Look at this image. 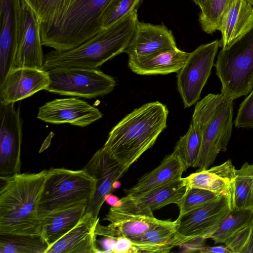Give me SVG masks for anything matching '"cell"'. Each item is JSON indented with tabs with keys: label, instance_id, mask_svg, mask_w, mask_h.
Wrapping results in <instances>:
<instances>
[{
	"label": "cell",
	"instance_id": "1",
	"mask_svg": "<svg viewBox=\"0 0 253 253\" xmlns=\"http://www.w3.org/2000/svg\"><path fill=\"white\" fill-rule=\"evenodd\" d=\"M169 110L155 101L143 104L121 120L110 131L103 147L127 170L156 142L167 127Z\"/></svg>",
	"mask_w": 253,
	"mask_h": 253
},
{
	"label": "cell",
	"instance_id": "2",
	"mask_svg": "<svg viewBox=\"0 0 253 253\" xmlns=\"http://www.w3.org/2000/svg\"><path fill=\"white\" fill-rule=\"evenodd\" d=\"M47 171L0 176V235L41 236L38 210Z\"/></svg>",
	"mask_w": 253,
	"mask_h": 253
},
{
	"label": "cell",
	"instance_id": "3",
	"mask_svg": "<svg viewBox=\"0 0 253 253\" xmlns=\"http://www.w3.org/2000/svg\"><path fill=\"white\" fill-rule=\"evenodd\" d=\"M137 11L103 29L75 48L65 51L51 50L44 55L42 70L62 67L98 69L126 48L138 22Z\"/></svg>",
	"mask_w": 253,
	"mask_h": 253
},
{
	"label": "cell",
	"instance_id": "4",
	"mask_svg": "<svg viewBox=\"0 0 253 253\" xmlns=\"http://www.w3.org/2000/svg\"><path fill=\"white\" fill-rule=\"evenodd\" d=\"M233 99L210 93L198 102L191 123L202 135L200 153L194 168L207 169L218 154L227 150L233 126Z\"/></svg>",
	"mask_w": 253,
	"mask_h": 253
},
{
	"label": "cell",
	"instance_id": "5",
	"mask_svg": "<svg viewBox=\"0 0 253 253\" xmlns=\"http://www.w3.org/2000/svg\"><path fill=\"white\" fill-rule=\"evenodd\" d=\"M111 0H74L53 25L41 28L42 45L59 51L75 48L103 29L101 17Z\"/></svg>",
	"mask_w": 253,
	"mask_h": 253
},
{
	"label": "cell",
	"instance_id": "6",
	"mask_svg": "<svg viewBox=\"0 0 253 253\" xmlns=\"http://www.w3.org/2000/svg\"><path fill=\"white\" fill-rule=\"evenodd\" d=\"M96 188V180L84 169L77 170L52 168L47 171L39 205L41 220L52 211L89 203Z\"/></svg>",
	"mask_w": 253,
	"mask_h": 253
},
{
	"label": "cell",
	"instance_id": "7",
	"mask_svg": "<svg viewBox=\"0 0 253 253\" xmlns=\"http://www.w3.org/2000/svg\"><path fill=\"white\" fill-rule=\"evenodd\" d=\"M221 93L235 99L253 87V28L229 47L222 48L215 64Z\"/></svg>",
	"mask_w": 253,
	"mask_h": 253
},
{
	"label": "cell",
	"instance_id": "8",
	"mask_svg": "<svg viewBox=\"0 0 253 253\" xmlns=\"http://www.w3.org/2000/svg\"><path fill=\"white\" fill-rule=\"evenodd\" d=\"M47 72L50 82L46 90L62 95L102 97L112 92L116 84L114 78L98 69L62 67Z\"/></svg>",
	"mask_w": 253,
	"mask_h": 253
},
{
	"label": "cell",
	"instance_id": "9",
	"mask_svg": "<svg viewBox=\"0 0 253 253\" xmlns=\"http://www.w3.org/2000/svg\"><path fill=\"white\" fill-rule=\"evenodd\" d=\"M16 68L42 69L44 61L40 23L24 0H11Z\"/></svg>",
	"mask_w": 253,
	"mask_h": 253
},
{
	"label": "cell",
	"instance_id": "10",
	"mask_svg": "<svg viewBox=\"0 0 253 253\" xmlns=\"http://www.w3.org/2000/svg\"><path fill=\"white\" fill-rule=\"evenodd\" d=\"M220 41L202 44L191 53L182 68L177 73V88L184 108L200 99L213 66Z\"/></svg>",
	"mask_w": 253,
	"mask_h": 253
},
{
	"label": "cell",
	"instance_id": "11",
	"mask_svg": "<svg viewBox=\"0 0 253 253\" xmlns=\"http://www.w3.org/2000/svg\"><path fill=\"white\" fill-rule=\"evenodd\" d=\"M231 210L229 191L178 217V246L198 239L210 238Z\"/></svg>",
	"mask_w": 253,
	"mask_h": 253
},
{
	"label": "cell",
	"instance_id": "12",
	"mask_svg": "<svg viewBox=\"0 0 253 253\" xmlns=\"http://www.w3.org/2000/svg\"><path fill=\"white\" fill-rule=\"evenodd\" d=\"M14 103H0V176L20 173L22 120Z\"/></svg>",
	"mask_w": 253,
	"mask_h": 253
},
{
	"label": "cell",
	"instance_id": "13",
	"mask_svg": "<svg viewBox=\"0 0 253 253\" xmlns=\"http://www.w3.org/2000/svg\"><path fill=\"white\" fill-rule=\"evenodd\" d=\"M83 169L96 180L95 193L86 212L98 218L101 208L105 202V197L116 189L115 183L127 170L103 147L96 152Z\"/></svg>",
	"mask_w": 253,
	"mask_h": 253
},
{
	"label": "cell",
	"instance_id": "14",
	"mask_svg": "<svg viewBox=\"0 0 253 253\" xmlns=\"http://www.w3.org/2000/svg\"><path fill=\"white\" fill-rule=\"evenodd\" d=\"M103 114L88 102L76 97L55 99L39 109L37 118L53 124H70L85 127L100 119Z\"/></svg>",
	"mask_w": 253,
	"mask_h": 253
},
{
	"label": "cell",
	"instance_id": "15",
	"mask_svg": "<svg viewBox=\"0 0 253 253\" xmlns=\"http://www.w3.org/2000/svg\"><path fill=\"white\" fill-rule=\"evenodd\" d=\"M104 220L110 221L107 226L98 222L97 236L114 239L121 236L129 238L142 235L155 227L167 223L156 218L153 213L140 214L127 212L111 207Z\"/></svg>",
	"mask_w": 253,
	"mask_h": 253
},
{
	"label": "cell",
	"instance_id": "16",
	"mask_svg": "<svg viewBox=\"0 0 253 253\" xmlns=\"http://www.w3.org/2000/svg\"><path fill=\"white\" fill-rule=\"evenodd\" d=\"M47 71L30 68H15L0 84V103H14L46 90L49 84Z\"/></svg>",
	"mask_w": 253,
	"mask_h": 253
},
{
	"label": "cell",
	"instance_id": "17",
	"mask_svg": "<svg viewBox=\"0 0 253 253\" xmlns=\"http://www.w3.org/2000/svg\"><path fill=\"white\" fill-rule=\"evenodd\" d=\"M187 187L183 178L140 194L127 196L120 199L117 209L127 212L145 214L171 204L178 205L184 195Z\"/></svg>",
	"mask_w": 253,
	"mask_h": 253
},
{
	"label": "cell",
	"instance_id": "18",
	"mask_svg": "<svg viewBox=\"0 0 253 253\" xmlns=\"http://www.w3.org/2000/svg\"><path fill=\"white\" fill-rule=\"evenodd\" d=\"M177 47L171 30L164 25L137 22L133 35L124 53L141 57Z\"/></svg>",
	"mask_w": 253,
	"mask_h": 253
},
{
	"label": "cell",
	"instance_id": "19",
	"mask_svg": "<svg viewBox=\"0 0 253 253\" xmlns=\"http://www.w3.org/2000/svg\"><path fill=\"white\" fill-rule=\"evenodd\" d=\"M99 217L86 212L70 231L50 247L45 253H97L95 229Z\"/></svg>",
	"mask_w": 253,
	"mask_h": 253
},
{
	"label": "cell",
	"instance_id": "20",
	"mask_svg": "<svg viewBox=\"0 0 253 253\" xmlns=\"http://www.w3.org/2000/svg\"><path fill=\"white\" fill-rule=\"evenodd\" d=\"M189 55L177 47L141 57H129L128 66L141 75H166L177 73Z\"/></svg>",
	"mask_w": 253,
	"mask_h": 253
},
{
	"label": "cell",
	"instance_id": "21",
	"mask_svg": "<svg viewBox=\"0 0 253 253\" xmlns=\"http://www.w3.org/2000/svg\"><path fill=\"white\" fill-rule=\"evenodd\" d=\"M186 169L173 152L167 156L158 167L140 177L135 185L125 189L126 196L140 194L178 180L182 178L183 172Z\"/></svg>",
	"mask_w": 253,
	"mask_h": 253
},
{
	"label": "cell",
	"instance_id": "22",
	"mask_svg": "<svg viewBox=\"0 0 253 253\" xmlns=\"http://www.w3.org/2000/svg\"><path fill=\"white\" fill-rule=\"evenodd\" d=\"M88 204L85 202L57 210L41 219V236L49 248L76 225L86 212Z\"/></svg>",
	"mask_w": 253,
	"mask_h": 253
},
{
	"label": "cell",
	"instance_id": "23",
	"mask_svg": "<svg viewBox=\"0 0 253 253\" xmlns=\"http://www.w3.org/2000/svg\"><path fill=\"white\" fill-rule=\"evenodd\" d=\"M253 28V7L247 0H235L224 16L220 46L229 47Z\"/></svg>",
	"mask_w": 253,
	"mask_h": 253
},
{
	"label": "cell",
	"instance_id": "24",
	"mask_svg": "<svg viewBox=\"0 0 253 253\" xmlns=\"http://www.w3.org/2000/svg\"><path fill=\"white\" fill-rule=\"evenodd\" d=\"M236 168L229 159L207 169L199 170L183 178L187 187L197 188L220 194L228 193L234 180Z\"/></svg>",
	"mask_w": 253,
	"mask_h": 253
},
{
	"label": "cell",
	"instance_id": "25",
	"mask_svg": "<svg viewBox=\"0 0 253 253\" xmlns=\"http://www.w3.org/2000/svg\"><path fill=\"white\" fill-rule=\"evenodd\" d=\"M0 84L15 68L14 20L11 0H0Z\"/></svg>",
	"mask_w": 253,
	"mask_h": 253
},
{
	"label": "cell",
	"instance_id": "26",
	"mask_svg": "<svg viewBox=\"0 0 253 253\" xmlns=\"http://www.w3.org/2000/svg\"><path fill=\"white\" fill-rule=\"evenodd\" d=\"M177 221L169 220L146 233L129 239L139 253H168L178 246L177 241Z\"/></svg>",
	"mask_w": 253,
	"mask_h": 253
},
{
	"label": "cell",
	"instance_id": "27",
	"mask_svg": "<svg viewBox=\"0 0 253 253\" xmlns=\"http://www.w3.org/2000/svg\"><path fill=\"white\" fill-rule=\"evenodd\" d=\"M253 189V164L245 162L235 171L230 190L231 210L251 209Z\"/></svg>",
	"mask_w": 253,
	"mask_h": 253
},
{
	"label": "cell",
	"instance_id": "28",
	"mask_svg": "<svg viewBox=\"0 0 253 253\" xmlns=\"http://www.w3.org/2000/svg\"><path fill=\"white\" fill-rule=\"evenodd\" d=\"M48 248L40 235H0V253H45Z\"/></svg>",
	"mask_w": 253,
	"mask_h": 253
},
{
	"label": "cell",
	"instance_id": "29",
	"mask_svg": "<svg viewBox=\"0 0 253 253\" xmlns=\"http://www.w3.org/2000/svg\"><path fill=\"white\" fill-rule=\"evenodd\" d=\"M253 217L251 209L231 210L210 238L215 244H224L244 228Z\"/></svg>",
	"mask_w": 253,
	"mask_h": 253
},
{
	"label": "cell",
	"instance_id": "30",
	"mask_svg": "<svg viewBox=\"0 0 253 253\" xmlns=\"http://www.w3.org/2000/svg\"><path fill=\"white\" fill-rule=\"evenodd\" d=\"M74 0H26L36 15L41 28L56 23L64 14Z\"/></svg>",
	"mask_w": 253,
	"mask_h": 253
},
{
	"label": "cell",
	"instance_id": "31",
	"mask_svg": "<svg viewBox=\"0 0 253 253\" xmlns=\"http://www.w3.org/2000/svg\"><path fill=\"white\" fill-rule=\"evenodd\" d=\"M202 135L191 122L187 132L176 143L173 152L178 157L186 169L194 167L200 153Z\"/></svg>",
	"mask_w": 253,
	"mask_h": 253
},
{
	"label": "cell",
	"instance_id": "32",
	"mask_svg": "<svg viewBox=\"0 0 253 253\" xmlns=\"http://www.w3.org/2000/svg\"><path fill=\"white\" fill-rule=\"evenodd\" d=\"M235 0H209L201 9L199 20L203 31L212 34L219 30L222 19Z\"/></svg>",
	"mask_w": 253,
	"mask_h": 253
},
{
	"label": "cell",
	"instance_id": "33",
	"mask_svg": "<svg viewBox=\"0 0 253 253\" xmlns=\"http://www.w3.org/2000/svg\"><path fill=\"white\" fill-rule=\"evenodd\" d=\"M143 0H111L101 17L102 29L107 28L137 11Z\"/></svg>",
	"mask_w": 253,
	"mask_h": 253
},
{
	"label": "cell",
	"instance_id": "34",
	"mask_svg": "<svg viewBox=\"0 0 253 253\" xmlns=\"http://www.w3.org/2000/svg\"><path fill=\"white\" fill-rule=\"evenodd\" d=\"M223 194L200 188L187 187L184 195L177 205L179 209L178 217L218 198Z\"/></svg>",
	"mask_w": 253,
	"mask_h": 253
},
{
	"label": "cell",
	"instance_id": "35",
	"mask_svg": "<svg viewBox=\"0 0 253 253\" xmlns=\"http://www.w3.org/2000/svg\"><path fill=\"white\" fill-rule=\"evenodd\" d=\"M224 244L233 253H253V217L244 228Z\"/></svg>",
	"mask_w": 253,
	"mask_h": 253
},
{
	"label": "cell",
	"instance_id": "36",
	"mask_svg": "<svg viewBox=\"0 0 253 253\" xmlns=\"http://www.w3.org/2000/svg\"><path fill=\"white\" fill-rule=\"evenodd\" d=\"M234 125L237 128H253V89L240 104Z\"/></svg>",
	"mask_w": 253,
	"mask_h": 253
},
{
	"label": "cell",
	"instance_id": "37",
	"mask_svg": "<svg viewBox=\"0 0 253 253\" xmlns=\"http://www.w3.org/2000/svg\"><path fill=\"white\" fill-rule=\"evenodd\" d=\"M114 253H138L133 242L128 237L121 236L116 239Z\"/></svg>",
	"mask_w": 253,
	"mask_h": 253
},
{
	"label": "cell",
	"instance_id": "38",
	"mask_svg": "<svg viewBox=\"0 0 253 253\" xmlns=\"http://www.w3.org/2000/svg\"><path fill=\"white\" fill-rule=\"evenodd\" d=\"M116 239L110 237H104L99 241L101 249L100 253H113L115 248Z\"/></svg>",
	"mask_w": 253,
	"mask_h": 253
},
{
	"label": "cell",
	"instance_id": "39",
	"mask_svg": "<svg viewBox=\"0 0 253 253\" xmlns=\"http://www.w3.org/2000/svg\"><path fill=\"white\" fill-rule=\"evenodd\" d=\"M201 253H233L228 247L224 245H220L213 247H203L198 252Z\"/></svg>",
	"mask_w": 253,
	"mask_h": 253
},
{
	"label": "cell",
	"instance_id": "40",
	"mask_svg": "<svg viewBox=\"0 0 253 253\" xmlns=\"http://www.w3.org/2000/svg\"><path fill=\"white\" fill-rule=\"evenodd\" d=\"M105 202L111 207H118L120 204V199L112 194H108L105 197Z\"/></svg>",
	"mask_w": 253,
	"mask_h": 253
},
{
	"label": "cell",
	"instance_id": "41",
	"mask_svg": "<svg viewBox=\"0 0 253 253\" xmlns=\"http://www.w3.org/2000/svg\"><path fill=\"white\" fill-rule=\"evenodd\" d=\"M201 9L209 0H192Z\"/></svg>",
	"mask_w": 253,
	"mask_h": 253
},
{
	"label": "cell",
	"instance_id": "42",
	"mask_svg": "<svg viewBox=\"0 0 253 253\" xmlns=\"http://www.w3.org/2000/svg\"><path fill=\"white\" fill-rule=\"evenodd\" d=\"M251 209L253 211V189L252 193Z\"/></svg>",
	"mask_w": 253,
	"mask_h": 253
},
{
	"label": "cell",
	"instance_id": "43",
	"mask_svg": "<svg viewBox=\"0 0 253 253\" xmlns=\"http://www.w3.org/2000/svg\"><path fill=\"white\" fill-rule=\"evenodd\" d=\"M247 0L253 6V0Z\"/></svg>",
	"mask_w": 253,
	"mask_h": 253
},
{
	"label": "cell",
	"instance_id": "44",
	"mask_svg": "<svg viewBox=\"0 0 253 253\" xmlns=\"http://www.w3.org/2000/svg\"><path fill=\"white\" fill-rule=\"evenodd\" d=\"M25 1H26V0H24Z\"/></svg>",
	"mask_w": 253,
	"mask_h": 253
}]
</instances>
